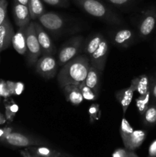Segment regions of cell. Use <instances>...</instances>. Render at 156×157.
I'll list each match as a JSON object with an SVG mask.
<instances>
[{
    "instance_id": "1",
    "label": "cell",
    "mask_w": 156,
    "mask_h": 157,
    "mask_svg": "<svg viewBox=\"0 0 156 157\" xmlns=\"http://www.w3.org/2000/svg\"><path fill=\"white\" fill-rule=\"evenodd\" d=\"M90 58L87 55H77L61 67L58 75V84L61 88L68 84L79 87L85 81L89 67Z\"/></svg>"
},
{
    "instance_id": "2",
    "label": "cell",
    "mask_w": 156,
    "mask_h": 157,
    "mask_svg": "<svg viewBox=\"0 0 156 157\" xmlns=\"http://www.w3.org/2000/svg\"><path fill=\"white\" fill-rule=\"evenodd\" d=\"M77 6L90 15L110 24H121L122 19L108 6L99 0H73Z\"/></svg>"
},
{
    "instance_id": "3",
    "label": "cell",
    "mask_w": 156,
    "mask_h": 157,
    "mask_svg": "<svg viewBox=\"0 0 156 157\" xmlns=\"http://www.w3.org/2000/svg\"><path fill=\"white\" fill-rule=\"evenodd\" d=\"M84 44V37L82 35L73 37L66 41L60 49L58 56V66H64L80 52Z\"/></svg>"
},
{
    "instance_id": "4",
    "label": "cell",
    "mask_w": 156,
    "mask_h": 157,
    "mask_svg": "<svg viewBox=\"0 0 156 157\" xmlns=\"http://www.w3.org/2000/svg\"><path fill=\"white\" fill-rule=\"evenodd\" d=\"M26 46H27L28 64L30 67L36 64L39 57L42 55L41 45L37 38L35 21H32L28 25L26 29Z\"/></svg>"
},
{
    "instance_id": "5",
    "label": "cell",
    "mask_w": 156,
    "mask_h": 157,
    "mask_svg": "<svg viewBox=\"0 0 156 157\" xmlns=\"http://www.w3.org/2000/svg\"><path fill=\"white\" fill-rule=\"evenodd\" d=\"M58 67V61L53 55H42L35 64L37 73L46 80H50L55 76Z\"/></svg>"
},
{
    "instance_id": "6",
    "label": "cell",
    "mask_w": 156,
    "mask_h": 157,
    "mask_svg": "<svg viewBox=\"0 0 156 157\" xmlns=\"http://www.w3.org/2000/svg\"><path fill=\"white\" fill-rule=\"evenodd\" d=\"M38 20L44 29L52 33L60 32L66 25V20L64 17L52 12H44Z\"/></svg>"
},
{
    "instance_id": "7",
    "label": "cell",
    "mask_w": 156,
    "mask_h": 157,
    "mask_svg": "<svg viewBox=\"0 0 156 157\" xmlns=\"http://www.w3.org/2000/svg\"><path fill=\"white\" fill-rule=\"evenodd\" d=\"M108 42L105 38H103L97 49L90 56V65L96 67L101 74H102L105 68L106 62L108 57Z\"/></svg>"
},
{
    "instance_id": "8",
    "label": "cell",
    "mask_w": 156,
    "mask_h": 157,
    "mask_svg": "<svg viewBox=\"0 0 156 157\" xmlns=\"http://www.w3.org/2000/svg\"><path fill=\"white\" fill-rule=\"evenodd\" d=\"M156 25V10L151 9L147 10L142 16L140 22H139L138 29L140 37L146 38L148 37Z\"/></svg>"
},
{
    "instance_id": "9",
    "label": "cell",
    "mask_w": 156,
    "mask_h": 157,
    "mask_svg": "<svg viewBox=\"0 0 156 157\" xmlns=\"http://www.w3.org/2000/svg\"><path fill=\"white\" fill-rule=\"evenodd\" d=\"M35 27L37 38L41 45V51H42V55H53L54 52V45L48 34L46 32L45 29L39 22L35 21Z\"/></svg>"
},
{
    "instance_id": "10",
    "label": "cell",
    "mask_w": 156,
    "mask_h": 157,
    "mask_svg": "<svg viewBox=\"0 0 156 157\" xmlns=\"http://www.w3.org/2000/svg\"><path fill=\"white\" fill-rule=\"evenodd\" d=\"M14 34L13 27L7 17L0 25V52L9 48L12 44Z\"/></svg>"
},
{
    "instance_id": "11",
    "label": "cell",
    "mask_w": 156,
    "mask_h": 157,
    "mask_svg": "<svg viewBox=\"0 0 156 157\" xmlns=\"http://www.w3.org/2000/svg\"><path fill=\"white\" fill-rule=\"evenodd\" d=\"M13 15L15 25L18 28L27 26L30 23L31 16L28 6L15 2L13 6Z\"/></svg>"
},
{
    "instance_id": "12",
    "label": "cell",
    "mask_w": 156,
    "mask_h": 157,
    "mask_svg": "<svg viewBox=\"0 0 156 157\" xmlns=\"http://www.w3.org/2000/svg\"><path fill=\"white\" fill-rule=\"evenodd\" d=\"M135 39V34L128 29H122L116 32L113 38V43L119 47L126 48L132 44Z\"/></svg>"
},
{
    "instance_id": "13",
    "label": "cell",
    "mask_w": 156,
    "mask_h": 157,
    "mask_svg": "<svg viewBox=\"0 0 156 157\" xmlns=\"http://www.w3.org/2000/svg\"><path fill=\"white\" fill-rule=\"evenodd\" d=\"M28 26V25H27ZM27 26L21 27L14 34L12 44L15 50L20 55H24L27 52L26 46V29Z\"/></svg>"
},
{
    "instance_id": "14",
    "label": "cell",
    "mask_w": 156,
    "mask_h": 157,
    "mask_svg": "<svg viewBox=\"0 0 156 157\" xmlns=\"http://www.w3.org/2000/svg\"><path fill=\"white\" fill-rule=\"evenodd\" d=\"M62 90L67 102L73 105H79L82 103L84 98L78 86L68 84L63 87Z\"/></svg>"
},
{
    "instance_id": "15",
    "label": "cell",
    "mask_w": 156,
    "mask_h": 157,
    "mask_svg": "<svg viewBox=\"0 0 156 157\" xmlns=\"http://www.w3.org/2000/svg\"><path fill=\"white\" fill-rule=\"evenodd\" d=\"M135 91H136V87L131 84L128 87L119 90L116 94V99L122 106L123 114H125L132 101Z\"/></svg>"
},
{
    "instance_id": "16",
    "label": "cell",
    "mask_w": 156,
    "mask_h": 157,
    "mask_svg": "<svg viewBox=\"0 0 156 157\" xmlns=\"http://www.w3.org/2000/svg\"><path fill=\"white\" fill-rule=\"evenodd\" d=\"M102 74L96 68L90 65L85 79V84L94 91L96 95L99 94L100 86V77Z\"/></svg>"
},
{
    "instance_id": "17",
    "label": "cell",
    "mask_w": 156,
    "mask_h": 157,
    "mask_svg": "<svg viewBox=\"0 0 156 157\" xmlns=\"http://www.w3.org/2000/svg\"><path fill=\"white\" fill-rule=\"evenodd\" d=\"M146 133L143 130H134L124 142L125 147L130 150H135L142 145L145 140Z\"/></svg>"
},
{
    "instance_id": "18",
    "label": "cell",
    "mask_w": 156,
    "mask_h": 157,
    "mask_svg": "<svg viewBox=\"0 0 156 157\" xmlns=\"http://www.w3.org/2000/svg\"><path fill=\"white\" fill-rule=\"evenodd\" d=\"M5 139L8 144L15 147H27L33 143L28 136L20 133H11Z\"/></svg>"
},
{
    "instance_id": "19",
    "label": "cell",
    "mask_w": 156,
    "mask_h": 157,
    "mask_svg": "<svg viewBox=\"0 0 156 157\" xmlns=\"http://www.w3.org/2000/svg\"><path fill=\"white\" fill-rule=\"evenodd\" d=\"M150 83L151 80L145 75L133 78L131 81V84L136 87V90L140 95H144L150 91Z\"/></svg>"
},
{
    "instance_id": "20",
    "label": "cell",
    "mask_w": 156,
    "mask_h": 157,
    "mask_svg": "<svg viewBox=\"0 0 156 157\" xmlns=\"http://www.w3.org/2000/svg\"><path fill=\"white\" fill-rule=\"evenodd\" d=\"M31 19L36 20L45 12L41 0H28V3Z\"/></svg>"
},
{
    "instance_id": "21",
    "label": "cell",
    "mask_w": 156,
    "mask_h": 157,
    "mask_svg": "<svg viewBox=\"0 0 156 157\" xmlns=\"http://www.w3.org/2000/svg\"><path fill=\"white\" fill-rule=\"evenodd\" d=\"M103 38L104 37L102 34H95L91 38H89L87 41V42H86L84 48V52L87 55H88L89 56H90L97 49V48L99 47V44H100V42Z\"/></svg>"
},
{
    "instance_id": "22",
    "label": "cell",
    "mask_w": 156,
    "mask_h": 157,
    "mask_svg": "<svg viewBox=\"0 0 156 157\" xmlns=\"http://www.w3.org/2000/svg\"><path fill=\"white\" fill-rule=\"evenodd\" d=\"M150 97H151V94H150V91H148L145 94L140 95V97L136 99V107H137L138 111L142 116L145 113L149 106Z\"/></svg>"
},
{
    "instance_id": "23",
    "label": "cell",
    "mask_w": 156,
    "mask_h": 157,
    "mask_svg": "<svg viewBox=\"0 0 156 157\" xmlns=\"http://www.w3.org/2000/svg\"><path fill=\"white\" fill-rule=\"evenodd\" d=\"M143 121L145 124L152 125L156 123V104L148 106V109L143 115Z\"/></svg>"
},
{
    "instance_id": "24",
    "label": "cell",
    "mask_w": 156,
    "mask_h": 157,
    "mask_svg": "<svg viewBox=\"0 0 156 157\" xmlns=\"http://www.w3.org/2000/svg\"><path fill=\"white\" fill-rule=\"evenodd\" d=\"M133 131H134V130H133L132 127L130 125L128 121L123 117L122 121H121L120 125V134L122 138V140H123V143L126 140L127 138L130 136V134Z\"/></svg>"
},
{
    "instance_id": "25",
    "label": "cell",
    "mask_w": 156,
    "mask_h": 157,
    "mask_svg": "<svg viewBox=\"0 0 156 157\" xmlns=\"http://www.w3.org/2000/svg\"><path fill=\"white\" fill-rule=\"evenodd\" d=\"M79 87L84 99L87 100V101H96L97 99L98 95H96L92 89H90L88 86H87L85 82L82 83L79 86Z\"/></svg>"
},
{
    "instance_id": "26",
    "label": "cell",
    "mask_w": 156,
    "mask_h": 157,
    "mask_svg": "<svg viewBox=\"0 0 156 157\" xmlns=\"http://www.w3.org/2000/svg\"><path fill=\"white\" fill-rule=\"evenodd\" d=\"M89 114H90V122L93 123L100 117V110L99 106L97 104H93L89 107Z\"/></svg>"
},
{
    "instance_id": "27",
    "label": "cell",
    "mask_w": 156,
    "mask_h": 157,
    "mask_svg": "<svg viewBox=\"0 0 156 157\" xmlns=\"http://www.w3.org/2000/svg\"><path fill=\"white\" fill-rule=\"evenodd\" d=\"M6 117L9 121H12L13 117H15V115L16 114V113L18 110V107L17 104H15V103H12L10 104H6Z\"/></svg>"
},
{
    "instance_id": "28",
    "label": "cell",
    "mask_w": 156,
    "mask_h": 157,
    "mask_svg": "<svg viewBox=\"0 0 156 157\" xmlns=\"http://www.w3.org/2000/svg\"><path fill=\"white\" fill-rule=\"evenodd\" d=\"M7 0H0V25L7 18Z\"/></svg>"
},
{
    "instance_id": "29",
    "label": "cell",
    "mask_w": 156,
    "mask_h": 157,
    "mask_svg": "<svg viewBox=\"0 0 156 157\" xmlns=\"http://www.w3.org/2000/svg\"><path fill=\"white\" fill-rule=\"evenodd\" d=\"M42 1H44L49 6H55V7L65 8L68 7L70 5L69 0H42Z\"/></svg>"
},
{
    "instance_id": "30",
    "label": "cell",
    "mask_w": 156,
    "mask_h": 157,
    "mask_svg": "<svg viewBox=\"0 0 156 157\" xmlns=\"http://www.w3.org/2000/svg\"><path fill=\"white\" fill-rule=\"evenodd\" d=\"M10 94L9 88H8L7 83H5L4 81H1L0 82V96L5 97V98H8Z\"/></svg>"
},
{
    "instance_id": "31",
    "label": "cell",
    "mask_w": 156,
    "mask_h": 157,
    "mask_svg": "<svg viewBox=\"0 0 156 157\" xmlns=\"http://www.w3.org/2000/svg\"><path fill=\"white\" fill-rule=\"evenodd\" d=\"M150 94L154 101V104H156V76L151 78L150 83Z\"/></svg>"
},
{
    "instance_id": "32",
    "label": "cell",
    "mask_w": 156,
    "mask_h": 157,
    "mask_svg": "<svg viewBox=\"0 0 156 157\" xmlns=\"http://www.w3.org/2000/svg\"><path fill=\"white\" fill-rule=\"evenodd\" d=\"M109 2L112 3V4L115 5V6H126V5L130 4V3L133 2L135 0H106Z\"/></svg>"
},
{
    "instance_id": "33",
    "label": "cell",
    "mask_w": 156,
    "mask_h": 157,
    "mask_svg": "<svg viewBox=\"0 0 156 157\" xmlns=\"http://www.w3.org/2000/svg\"><path fill=\"white\" fill-rule=\"evenodd\" d=\"M24 85L23 83L21 82H17L15 83V91H14V94L15 95H20L24 90Z\"/></svg>"
},
{
    "instance_id": "34",
    "label": "cell",
    "mask_w": 156,
    "mask_h": 157,
    "mask_svg": "<svg viewBox=\"0 0 156 157\" xmlns=\"http://www.w3.org/2000/svg\"><path fill=\"white\" fill-rule=\"evenodd\" d=\"M113 157H128V153L124 150H118L113 153Z\"/></svg>"
},
{
    "instance_id": "35",
    "label": "cell",
    "mask_w": 156,
    "mask_h": 157,
    "mask_svg": "<svg viewBox=\"0 0 156 157\" xmlns=\"http://www.w3.org/2000/svg\"><path fill=\"white\" fill-rule=\"evenodd\" d=\"M38 153L39 154L42 155V156H48L49 153H50V150L45 147H40L38 149Z\"/></svg>"
},
{
    "instance_id": "36",
    "label": "cell",
    "mask_w": 156,
    "mask_h": 157,
    "mask_svg": "<svg viewBox=\"0 0 156 157\" xmlns=\"http://www.w3.org/2000/svg\"><path fill=\"white\" fill-rule=\"evenodd\" d=\"M7 86L8 88H9V92H10V94H14V91H15V82H12V81H7Z\"/></svg>"
},
{
    "instance_id": "37",
    "label": "cell",
    "mask_w": 156,
    "mask_h": 157,
    "mask_svg": "<svg viewBox=\"0 0 156 157\" xmlns=\"http://www.w3.org/2000/svg\"><path fill=\"white\" fill-rule=\"evenodd\" d=\"M149 153L151 156H156V141L153 143L150 147Z\"/></svg>"
},
{
    "instance_id": "38",
    "label": "cell",
    "mask_w": 156,
    "mask_h": 157,
    "mask_svg": "<svg viewBox=\"0 0 156 157\" xmlns=\"http://www.w3.org/2000/svg\"><path fill=\"white\" fill-rule=\"evenodd\" d=\"M15 2H17L20 4L24 5V6H28V0H15Z\"/></svg>"
},
{
    "instance_id": "39",
    "label": "cell",
    "mask_w": 156,
    "mask_h": 157,
    "mask_svg": "<svg viewBox=\"0 0 156 157\" xmlns=\"http://www.w3.org/2000/svg\"><path fill=\"white\" fill-rule=\"evenodd\" d=\"M5 121H6V120H5V118L3 117L2 115L0 113V124H3V123H5Z\"/></svg>"
},
{
    "instance_id": "40",
    "label": "cell",
    "mask_w": 156,
    "mask_h": 157,
    "mask_svg": "<svg viewBox=\"0 0 156 157\" xmlns=\"http://www.w3.org/2000/svg\"><path fill=\"white\" fill-rule=\"evenodd\" d=\"M3 134H4V130H2V129H0V137H1V136H2Z\"/></svg>"
},
{
    "instance_id": "41",
    "label": "cell",
    "mask_w": 156,
    "mask_h": 157,
    "mask_svg": "<svg viewBox=\"0 0 156 157\" xmlns=\"http://www.w3.org/2000/svg\"><path fill=\"white\" fill-rule=\"evenodd\" d=\"M128 157H137V156H136V155L132 154V153H130V154H129V156H128Z\"/></svg>"
}]
</instances>
